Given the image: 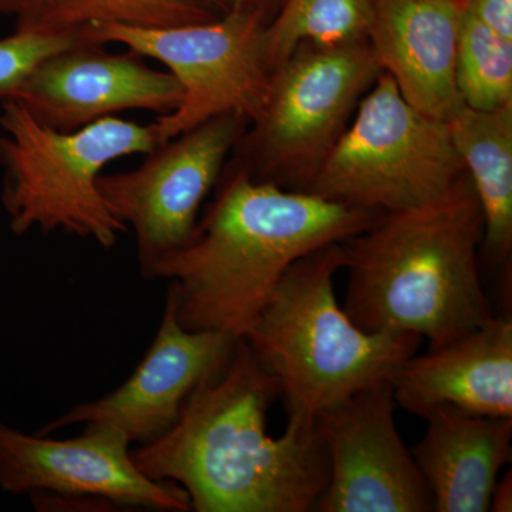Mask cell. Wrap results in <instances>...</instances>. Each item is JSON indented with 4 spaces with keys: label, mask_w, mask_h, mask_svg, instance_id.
I'll return each mask as SVG.
<instances>
[{
    "label": "cell",
    "mask_w": 512,
    "mask_h": 512,
    "mask_svg": "<svg viewBox=\"0 0 512 512\" xmlns=\"http://www.w3.org/2000/svg\"><path fill=\"white\" fill-rule=\"evenodd\" d=\"M278 379L241 338L218 375L198 384L173 427L131 450L147 477L183 488L197 512L315 510L329 461L315 423L268 433Z\"/></svg>",
    "instance_id": "obj_1"
},
{
    "label": "cell",
    "mask_w": 512,
    "mask_h": 512,
    "mask_svg": "<svg viewBox=\"0 0 512 512\" xmlns=\"http://www.w3.org/2000/svg\"><path fill=\"white\" fill-rule=\"evenodd\" d=\"M382 214L282 190L239 167L191 241L157 261L144 278L170 282L165 301L185 329L245 338L295 262L355 237Z\"/></svg>",
    "instance_id": "obj_2"
},
{
    "label": "cell",
    "mask_w": 512,
    "mask_h": 512,
    "mask_svg": "<svg viewBox=\"0 0 512 512\" xmlns=\"http://www.w3.org/2000/svg\"><path fill=\"white\" fill-rule=\"evenodd\" d=\"M484 218L467 173L446 195L383 212L342 242L343 311L369 333H412L430 350L495 319L478 274Z\"/></svg>",
    "instance_id": "obj_3"
},
{
    "label": "cell",
    "mask_w": 512,
    "mask_h": 512,
    "mask_svg": "<svg viewBox=\"0 0 512 512\" xmlns=\"http://www.w3.org/2000/svg\"><path fill=\"white\" fill-rule=\"evenodd\" d=\"M342 268V242L303 256L244 338L281 384L288 424L311 426L323 410L360 390L392 383L423 340L356 326L333 291V278Z\"/></svg>",
    "instance_id": "obj_4"
},
{
    "label": "cell",
    "mask_w": 512,
    "mask_h": 512,
    "mask_svg": "<svg viewBox=\"0 0 512 512\" xmlns=\"http://www.w3.org/2000/svg\"><path fill=\"white\" fill-rule=\"evenodd\" d=\"M0 130L2 204L13 234L60 231L113 248L127 228L107 207L97 178L111 161L151 153L160 144L154 124L106 117L59 131L8 99Z\"/></svg>",
    "instance_id": "obj_5"
},
{
    "label": "cell",
    "mask_w": 512,
    "mask_h": 512,
    "mask_svg": "<svg viewBox=\"0 0 512 512\" xmlns=\"http://www.w3.org/2000/svg\"><path fill=\"white\" fill-rule=\"evenodd\" d=\"M463 174L447 121L414 109L382 72L302 191L393 212L439 200Z\"/></svg>",
    "instance_id": "obj_6"
},
{
    "label": "cell",
    "mask_w": 512,
    "mask_h": 512,
    "mask_svg": "<svg viewBox=\"0 0 512 512\" xmlns=\"http://www.w3.org/2000/svg\"><path fill=\"white\" fill-rule=\"evenodd\" d=\"M382 73L369 42L302 45L272 70L252 130L242 136L255 180L302 191L345 131L360 96Z\"/></svg>",
    "instance_id": "obj_7"
},
{
    "label": "cell",
    "mask_w": 512,
    "mask_h": 512,
    "mask_svg": "<svg viewBox=\"0 0 512 512\" xmlns=\"http://www.w3.org/2000/svg\"><path fill=\"white\" fill-rule=\"evenodd\" d=\"M265 26L258 13L231 10L192 25L97 23L89 30L101 45L117 43L163 63L180 83L183 100L177 109L153 123L161 144L220 114H241L249 123L258 117L272 73L264 53Z\"/></svg>",
    "instance_id": "obj_8"
},
{
    "label": "cell",
    "mask_w": 512,
    "mask_h": 512,
    "mask_svg": "<svg viewBox=\"0 0 512 512\" xmlns=\"http://www.w3.org/2000/svg\"><path fill=\"white\" fill-rule=\"evenodd\" d=\"M248 124L241 114H220L158 144L136 170L97 178L107 207L136 235L143 276L194 237L202 201Z\"/></svg>",
    "instance_id": "obj_9"
},
{
    "label": "cell",
    "mask_w": 512,
    "mask_h": 512,
    "mask_svg": "<svg viewBox=\"0 0 512 512\" xmlns=\"http://www.w3.org/2000/svg\"><path fill=\"white\" fill-rule=\"evenodd\" d=\"M396 407L392 383L384 382L316 417L329 480L313 511H434L429 485L397 430Z\"/></svg>",
    "instance_id": "obj_10"
},
{
    "label": "cell",
    "mask_w": 512,
    "mask_h": 512,
    "mask_svg": "<svg viewBox=\"0 0 512 512\" xmlns=\"http://www.w3.org/2000/svg\"><path fill=\"white\" fill-rule=\"evenodd\" d=\"M119 431L86 426L69 440L29 436L0 424V490L109 507L191 511L183 488L147 477Z\"/></svg>",
    "instance_id": "obj_11"
},
{
    "label": "cell",
    "mask_w": 512,
    "mask_h": 512,
    "mask_svg": "<svg viewBox=\"0 0 512 512\" xmlns=\"http://www.w3.org/2000/svg\"><path fill=\"white\" fill-rule=\"evenodd\" d=\"M238 340L215 330L185 329L165 301L156 339L133 375L96 402L77 404L37 434L84 424L119 431L130 444L153 443L174 426L198 384L224 369Z\"/></svg>",
    "instance_id": "obj_12"
},
{
    "label": "cell",
    "mask_w": 512,
    "mask_h": 512,
    "mask_svg": "<svg viewBox=\"0 0 512 512\" xmlns=\"http://www.w3.org/2000/svg\"><path fill=\"white\" fill-rule=\"evenodd\" d=\"M13 100L45 124L72 131L127 110L170 114L183 100L173 74L151 69L136 53L101 45L64 50L36 67Z\"/></svg>",
    "instance_id": "obj_13"
},
{
    "label": "cell",
    "mask_w": 512,
    "mask_h": 512,
    "mask_svg": "<svg viewBox=\"0 0 512 512\" xmlns=\"http://www.w3.org/2000/svg\"><path fill=\"white\" fill-rule=\"evenodd\" d=\"M463 3L458 0H373L370 49L414 109L448 121L466 106L456 83Z\"/></svg>",
    "instance_id": "obj_14"
},
{
    "label": "cell",
    "mask_w": 512,
    "mask_h": 512,
    "mask_svg": "<svg viewBox=\"0 0 512 512\" xmlns=\"http://www.w3.org/2000/svg\"><path fill=\"white\" fill-rule=\"evenodd\" d=\"M396 403L426 417L440 406L512 419V320L488 325L446 346L413 355L392 380Z\"/></svg>",
    "instance_id": "obj_15"
},
{
    "label": "cell",
    "mask_w": 512,
    "mask_h": 512,
    "mask_svg": "<svg viewBox=\"0 0 512 512\" xmlns=\"http://www.w3.org/2000/svg\"><path fill=\"white\" fill-rule=\"evenodd\" d=\"M426 434L412 450L434 511L487 512L498 474L510 463L512 419L440 406L426 414Z\"/></svg>",
    "instance_id": "obj_16"
},
{
    "label": "cell",
    "mask_w": 512,
    "mask_h": 512,
    "mask_svg": "<svg viewBox=\"0 0 512 512\" xmlns=\"http://www.w3.org/2000/svg\"><path fill=\"white\" fill-rule=\"evenodd\" d=\"M447 124L483 211L485 254L505 265L512 249V104L491 111L463 106Z\"/></svg>",
    "instance_id": "obj_17"
},
{
    "label": "cell",
    "mask_w": 512,
    "mask_h": 512,
    "mask_svg": "<svg viewBox=\"0 0 512 512\" xmlns=\"http://www.w3.org/2000/svg\"><path fill=\"white\" fill-rule=\"evenodd\" d=\"M205 0H19L16 30L72 32L97 23L170 28L217 19Z\"/></svg>",
    "instance_id": "obj_18"
},
{
    "label": "cell",
    "mask_w": 512,
    "mask_h": 512,
    "mask_svg": "<svg viewBox=\"0 0 512 512\" xmlns=\"http://www.w3.org/2000/svg\"><path fill=\"white\" fill-rule=\"evenodd\" d=\"M373 22V0H286L264 29V53L275 69L302 45L363 42Z\"/></svg>",
    "instance_id": "obj_19"
},
{
    "label": "cell",
    "mask_w": 512,
    "mask_h": 512,
    "mask_svg": "<svg viewBox=\"0 0 512 512\" xmlns=\"http://www.w3.org/2000/svg\"><path fill=\"white\" fill-rule=\"evenodd\" d=\"M456 83L463 103L491 111L512 104V42L463 6L458 30Z\"/></svg>",
    "instance_id": "obj_20"
},
{
    "label": "cell",
    "mask_w": 512,
    "mask_h": 512,
    "mask_svg": "<svg viewBox=\"0 0 512 512\" xmlns=\"http://www.w3.org/2000/svg\"><path fill=\"white\" fill-rule=\"evenodd\" d=\"M84 45L101 43L89 29L57 33L16 30L13 35L0 39V103L13 99L30 74L46 59Z\"/></svg>",
    "instance_id": "obj_21"
},
{
    "label": "cell",
    "mask_w": 512,
    "mask_h": 512,
    "mask_svg": "<svg viewBox=\"0 0 512 512\" xmlns=\"http://www.w3.org/2000/svg\"><path fill=\"white\" fill-rule=\"evenodd\" d=\"M463 6L487 28L512 42V0H464Z\"/></svg>",
    "instance_id": "obj_22"
},
{
    "label": "cell",
    "mask_w": 512,
    "mask_h": 512,
    "mask_svg": "<svg viewBox=\"0 0 512 512\" xmlns=\"http://www.w3.org/2000/svg\"><path fill=\"white\" fill-rule=\"evenodd\" d=\"M490 511L511 512L512 511V474L507 471L503 480L497 481L493 494H491Z\"/></svg>",
    "instance_id": "obj_23"
},
{
    "label": "cell",
    "mask_w": 512,
    "mask_h": 512,
    "mask_svg": "<svg viewBox=\"0 0 512 512\" xmlns=\"http://www.w3.org/2000/svg\"><path fill=\"white\" fill-rule=\"evenodd\" d=\"M274 0H228L229 12L258 13L265 18L266 9Z\"/></svg>",
    "instance_id": "obj_24"
},
{
    "label": "cell",
    "mask_w": 512,
    "mask_h": 512,
    "mask_svg": "<svg viewBox=\"0 0 512 512\" xmlns=\"http://www.w3.org/2000/svg\"><path fill=\"white\" fill-rule=\"evenodd\" d=\"M19 9V0H0V13L3 15H16Z\"/></svg>",
    "instance_id": "obj_25"
},
{
    "label": "cell",
    "mask_w": 512,
    "mask_h": 512,
    "mask_svg": "<svg viewBox=\"0 0 512 512\" xmlns=\"http://www.w3.org/2000/svg\"><path fill=\"white\" fill-rule=\"evenodd\" d=\"M205 2H207L212 9L222 13V15L229 12L228 0H205Z\"/></svg>",
    "instance_id": "obj_26"
},
{
    "label": "cell",
    "mask_w": 512,
    "mask_h": 512,
    "mask_svg": "<svg viewBox=\"0 0 512 512\" xmlns=\"http://www.w3.org/2000/svg\"><path fill=\"white\" fill-rule=\"evenodd\" d=\"M458 2H461V3H463V2H464V0H458Z\"/></svg>",
    "instance_id": "obj_27"
}]
</instances>
